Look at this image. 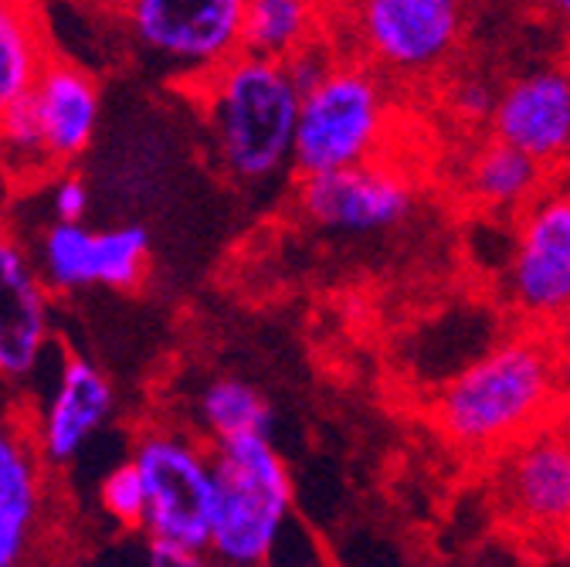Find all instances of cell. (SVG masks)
<instances>
[{
	"label": "cell",
	"mask_w": 570,
	"mask_h": 567,
	"mask_svg": "<svg viewBox=\"0 0 570 567\" xmlns=\"http://www.w3.org/2000/svg\"><path fill=\"white\" fill-rule=\"evenodd\" d=\"M51 336V286L28 248L0 225V381L24 384Z\"/></svg>",
	"instance_id": "cell-12"
},
{
	"label": "cell",
	"mask_w": 570,
	"mask_h": 567,
	"mask_svg": "<svg viewBox=\"0 0 570 567\" xmlns=\"http://www.w3.org/2000/svg\"><path fill=\"white\" fill-rule=\"evenodd\" d=\"M0 384H4V381H0Z\"/></svg>",
	"instance_id": "cell-28"
},
{
	"label": "cell",
	"mask_w": 570,
	"mask_h": 567,
	"mask_svg": "<svg viewBox=\"0 0 570 567\" xmlns=\"http://www.w3.org/2000/svg\"><path fill=\"white\" fill-rule=\"evenodd\" d=\"M543 4H547V11L553 18H560L563 25H570V0H543Z\"/></svg>",
	"instance_id": "cell-26"
},
{
	"label": "cell",
	"mask_w": 570,
	"mask_h": 567,
	"mask_svg": "<svg viewBox=\"0 0 570 567\" xmlns=\"http://www.w3.org/2000/svg\"><path fill=\"white\" fill-rule=\"evenodd\" d=\"M38 265L51 293L106 286L129 293L150 265V235L139 225L89 232L82 222H55L38 245Z\"/></svg>",
	"instance_id": "cell-9"
},
{
	"label": "cell",
	"mask_w": 570,
	"mask_h": 567,
	"mask_svg": "<svg viewBox=\"0 0 570 567\" xmlns=\"http://www.w3.org/2000/svg\"><path fill=\"white\" fill-rule=\"evenodd\" d=\"M414 207V187L394 167L364 160L299 177V211L340 235H377L401 225Z\"/></svg>",
	"instance_id": "cell-10"
},
{
	"label": "cell",
	"mask_w": 570,
	"mask_h": 567,
	"mask_svg": "<svg viewBox=\"0 0 570 567\" xmlns=\"http://www.w3.org/2000/svg\"><path fill=\"white\" fill-rule=\"evenodd\" d=\"M132 462L147 482V537L177 540L207 557L214 507H218V466L190 436L150 429L136 439Z\"/></svg>",
	"instance_id": "cell-5"
},
{
	"label": "cell",
	"mask_w": 570,
	"mask_h": 567,
	"mask_svg": "<svg viewBox=\"0 0 570 567\" xmlns=\"http://www.w3.org/2000/svg\"><path fill=\"white\" fill-rule=\"evenodd\" d=\"M495 99L489 92L485 82L479 79H469V82H459L455 92H452V102H455V113L462 119H492V109H495Z\"/></svg>",
	"instance_id": "cell-24"
},
{
	"label": "cell",
	"mask_w": 570,
	"mask_h": 567,
	"mask_svg": "<svg viewBox=\"0 0 570 567\" xmlns=\"http://www.w3.org/2000/svg\"><path fill=\"white\" fill-rule=\"evenodd\" d=\"M245 4L248 0H119L132 41L187 86L245 51Z\"/></svg>",
	"instance_id": "cell-7"
},
{
	"label": "cell",
	"mask_w": 570,
	"mask_h": 567,
	"mask_svg": "<svg viewBox=\"0 0 570 567\" xmlns=\"http://www.w3.org/2000/svg\"><path fill=\"white\" fill-rule=\"evenodd\" d=\"M0 170H4L11 190L35 187L58 170L48 154L45 133L38 126L31 92L11 109L0 113Z\"/></svg>",
	"instance_id": "cell-20"
},
{
	"label": "cell",
	"mask_w": 570,
	"mask_h": 567,
	"mask_svg": "<svg viewBox=\"0 0 570 567\" xmlns=\"http://www.w3.org/2000/svg\"><path fill=\"white\" fill-rule=\"evenodd\" d=\"M31 106L45 133L48 154L58 170H68L96 139L99 129V82L86 68L51 58L38 86L31 89Z\"/></svg>",
	"instance_id": "cell-16"
},
{
	"label": "cell",
	"mask_w": 570,
	"mask_h": 567,
	"mask_svg": "<svg viewBox=\"0 0 570 567\" xmlns=\"http://www.w3.org/2000/svg\"><path fill=\"white\" fill-rule=\"evenodd\" d=\"M391 123V102L371 65L340 61L303 89L293 167L323 174L374 160Z\"/></svg>",
	"instance_id": "cell-4"
},
{
	"label": "cell",
	"mask_w": 570,
	"mask_h": 567,
	"mask_svg": "<svg viewBox=\"0 0 570 567\" xmlns=\"http://www.w3.org/2000/svg\"><path fill=\"white\" fill-rule=\"evenodd\" d=\"M147 560L157 564V567H190V564H200L204 557L187 550L184 544L177 540H164V537H147Z\"/></svg>",
	"instance_id": "cell-25"
},
{
	"label": "cell",
	"mask_w": 570,
	"mask_h": 567,
	"mask_svg": "<svg viewBox=\"0 0 570 567\" xmlns=\"http://www.w3.org/2000/svg\"><path fill=\"white\" fill-rule=\"evenodd\" d=\"M218 167L238 184H265L293 164L303 89L289 65L252 51L190 82Z\"/></svg>",
	"instance_id": "cell-1"
},
{
	"label": "cell",
	"mask_w": 570,
	"mask_h": 567,
	"mask_svg": "<svg viewBox=\"0 0 570 567\" xmlns=\"http://www.w3.org/2000/svg\"><path fill=\"white\" fill-rule=\"evenodd\" d=\"M469 0H350V31L364 58L391 76L428 79L459 51Z\"/></svg>",
	"instance_id": "cell-6"
},
{
	"label": "cell",
	"mask_w": 570,
	"mask_h": 567,
	"mask_svg": "<svg viewBox=\"0 0 570 567\" xmlns=\"http://www.w3.org/2000/svg\"><path fill=\"white\" fill-rule=\"evenodd\" d=\"M499 496L513 524L540 537L570 534V439L540 432L517 439L499 466Z\"/></svg>",
	"instance_id": "cell-11"
},
{
	"label": "cell",
	"mask_w": 570,
	"mask_h": 567,
	"mask_svg": "<svg viewBox=\"0 0 570 567\" xmlns=\"http://www.w3.org/2000/svg\"><path fill=\"white\" fill-rule=\"evenodd\" d=\"M492 133L540 164L570 150V72L540 68L510 82L495 99Z\"/></svg>",
	"instance_id": "cell-14"
},
{
	"label": "cell",
	"mask_w": 570,
	"mask_h": 567,
	"mask_svg": "<svg viewBox=\"0 0 570 567\" xmlns=\"http://www.w3.org/2000/svg\"><path fill=\"white\" fill-rule=\"evenodd\" d=\"M51 204H55V222H86L89 215L86 180L79 174H65L51 190Z\"/></svg>",
	"instance_id": "cell-23"
},
{
	"label": "cell",
	"mask_w": 570,
	"mask_h": 567,
	"mask_svg": "<svg viewBox=\"0 0 570 567\" xmlns=\"http://www.w3.org/2000/svg\"><path fill=\"white\" fill-rule=\"evenodd\" d=\"M51 61L41 18L28 0H0V113L21 102Z\"/></svg>",
	"instance_id": "cell-17"
},
{
	"label": "cell",
	"mask_w": 570,
	"mask_h": 567,
	"mask_svg": "<svg viewBox=\"0 0 570 567\" xmlns=\"http://www.w3.org/2000/svg\"><path fill=\"white\" fill-rule=\"evenodd\" d=\"M218 507H214L207 557L255 567L268 564L293 520V476L268 436L214 442Z\"/></svg>",
	"instance_id": "cell-3"
},
{
	"label": "cell",
	"mask_w": 570,
	"mask_h": 567,
	"mask_svg": "<svg viewBox=\"0 0 570 567\" xmlns=\"http://www.w3.org/2000/svg\"><path fill=\"white\" fill-rule=\"evenodd\" d=\"M200 421L214 442H228L242 436H268L272 411L265 398L235 378L210 381L200 394Z\"/></svg>",
	"instance_id": "cell-21"
},
{
	"label": "cell",
	"mask_w": 570,
	"mask_h": 567,
	"mask_svg": "<svg viewBox=\"0 0 570 567\" xmlns=\"http://www.w3.org/2000/svg\"><path fill=\"white\" fill-rule=\"evenodd\" d=\"M510 296L533 320L570 313V190L537 194L517 228L510 255Z\"/></svg>",
	"instance_id": "cell-8"
},
{
	"label": "cell",
	"mask_w": 570,
	"mask_h": 567,
	"mask_svg": "<svg viewBox=\"0 0 570 567\" xmlns=\"http://www.w3.org/2000/svg\"><path fill=\"white\" fill-rule=\"evenodd\" d=\"M540 160L495 136L465 167V190L489 211H513L540 194Z\"/></svg>",
	"instance_id": "cell-18"
},
{
	"label": "cell",
	"mask_w": 570,
	"mask_h": 567,
	"mask_svg": "<svg viewBox=\"0 0 570 567\" xmlns=\"http://www.w3.org/2000/svg\"><path fill=\"white\" fill-rule=\"evenodd\" d=\"M48 496V459L35 421L0 414V567L31 554Z\"/></svg>",
	"instance_id": "cell-13"
},
{
	"label": "cell",
	"mask_w": 570,
	"mask_h": 567,
	"mask_svg": "<svg viewBox=\"0 0 570 567\" xmlns=\"http://www.w3.org/2000/svg\"><path fill=\"white\" fill-rule=\"evenodd\" d=\"M11 194V184H8V177H4V170H0V207H4V197Z\"/></svg>",
	"instance_id": "cell-27"
},
{
	"label": "cell",
	"mask_w": 570,
	"mask_h": 567,
	"mask_svg": "<svg viewBox=\"0 0 570 567\" xmlns=\"http://www.w3.org/2000/svg\"><path fill=\"white\" fill-rule=\"evenodd\" d=\"M553 401V358L523 336L459 371L435 401V424L465 452L510 449L530 436Z\"/></svg>",
	"instance_id": "cell-2"
},
{
	"label": "cell",
	"mask_w": 570,
	"mask_h": 567,
	"mask_svg": "<svg viewBox=\"0 0 570 567\" xmlns=\"http://www.w3.org/2000/svg\"><path fill=\"white\" fill-rule=\"evenodd\" d=\"M99 504L116 524L129 530H142V524H147V482H142V472L132 459L116 466L102 479Z\"/></svg>",
	"instance_id": "cell-22"
},
{
	"label": "cell",
	"mask_w": 570,
	"mask_h": 567,
	"mask_svg": "<svg viewBox=\"0 0 570 567\" xmlns=\"http://www.w3.org/2000/svg\"><path fill=\"white\" fill-rule=\"evenodd\" d=\"M112 408L116 394L109 378L86 358H68L51 401L35 421V436L48 466H65L76 459L109 421Z\"/></svg>",
	"instance_id": "cell-15"
},
{
	"label": "cell",
	"mask_w": 570,
	"mask_h": 567,
	"mask_svg": "<svg viewBox=\"0 0 570 567\" xmlns=\"http://www.w3.org/2000/svg\"><path fill=\"white\" fill-rule=\"evenodd\" d=\"M320 4L316 0H248L242 48L262 58L289 61L303 48L316 45Z\"/></svg>",
	"instance_id": "cell-19"
}]
</instances>
